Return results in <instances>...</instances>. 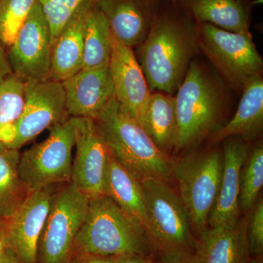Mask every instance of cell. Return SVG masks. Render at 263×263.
Instances as JSON below:
<instances>
[{"mask_svg":"<svg viewBox=\"0 0 263 263\" xmlns=\"http://www.w3.org/2000/svg\"><path fill=\"white\" fill-rule=\"evenodd\" d=\"M247 238L251 257H262L263 254V200L258 198L253 206L246 213Z\"/></svg>","mask_w":263,"mask_h":263,"instance_id":"obj_30","label":"cell"},{"mask_svg":"<svg viewBox=\"0 0 263 263\" xmlns=\"http://www.w3.org/2000/svg\"><path fill=\"white\" fill-rule=\"evenodd\" d=\"M223 154L218 149L194 152L173 162V176L186 208L197 239L209 226L211 213L219 194Z\"/></svg>","mask_w":263,"mask_h":263,"instance_id":"obj_5","label":"cell"},{"mask_svg":"<svg viewBox=\"0 0 263 263\" xmlns=\"http://www.w3.org/2000/svg\"><path fill=\"white\" fill-rule=\"evenodd\" d=\"M138 122L156 146L168 155L174 150L176 103L173 95L152 93L142 108Z\"/></svg>","mask_w":263,"mask_h":263,"instance_id":"obj_23","label":"cell"},{"mask_svg":"<svg viewBox=\"0 0 263 263\" xmlns=\"http://www.w3.org/2000/svg\"><path fill=\"white\" fill-rule=\"evenodd\" d=\"M95 3L85 20L82 70L108 67L113 50L114 37L108 20Z\"/></svg>","mask_w":263,"mask_h":263,"instance_id":"obj_24","label":"cell"},{"mask_svg":"<svg viewBox=\"0 0 263 263\" xmlns=\"http://www.w3.org/2000/svg\"><path fill=\"white\" fill-rule=\"evenodd\" d=\"M242 96L234 117L211 136L212 143L239 136L249 141L260 136L263 128V79L256 76L242 88Z\"/></svg>","mask_w":263,"mask_h":263,"instance_id":"obj_21","label":"cell"},{"mask_svg":"<svg viewBox=\"0 0 263 263\" xmlns=\"http://www.w3.org/2000/svg\"><path fill=\"white\" fill-rule=\"evenodd\" d=\"M89 201V197L72 181L60 186L40 238L37 263H70L76 236L87 215Z\"/></svg>","mask_w":263,"mask_h":263,"instance_id":"obj_8","label":"cell"},{"mask_svg":"<svg viewBox=\"0 0 263 263\" xmlns=\"http://www.w3.org/2000/svg\"><path fill=\"white\" fill-rule=\"evenodd\" d=\"M2 220H3V219H0V222H1Z\"/></svg>","mask_w":263,"mask_h":263,"instance_id":"obj_39","label":"cell"},{"mask_svg":"<svg viewBox=\"0 0 263 263\" xmlns=\"http://www.w3.org/2000/svg\"><path fill=\"white\" fill-rule=\"evenodd\" d=\"M104 195L110 197L126 214L134 218L146 232V205L141 181L124 168L112 154L105 173Z\"/></svg>","mask_w":263,"mask_h":263,"instance_id":"obj_22","label":"cell"},{"mask_svg":"<svg viewBox=\"0 0 263 263\" xmlns=\"http://www.w3.org/2000/svg\"><path fill=\"white\" fill-rule=\"evenodd\" d=\"M62 83L67 113L71 117L89 118L95 120L115 98L109 66L81 70Z\"/></svg>","mask_w":263,"mask_h":263,"instance_id":"obj_14","label":"cell"},{"mask_svg":"<svg viewBox=\"0 0 263 263\" xmlns=\"http://www.w3.org/2000/svg\"><path fill=\"white\" fill-rule=\"evenodd\" d=\"M61 185L30 192L16 210L0 222V237L21 263H37L41 233Z\"/></svg>","mask_w":263,"mask_h":263,"instance_id":"obj_11","label":"cell"},{"mask_svg":"<svg viewBox=\"0 0 263 263\" xmlns=\"http://www.w3.org/2000/svg\"><path fill=\"white\" fill-rule=\"evenodd\" d=\"M249 147L242 140H228L224 144L222 176L219 194L209 219L210 228L239 218L240 177Z\"/></svg>","mask_w":263,"mask_h":263,"instance_id":"obj_17","label":"cell"},{"mask_svg":"<svg viewBox=\"0 0 263 263\" xmlns=\"http://www.w3.org/2000/svg\"><path fill=\"white\" fill-rule=\"evenodd\" d=\"M11 75H13V72L8 61V55L5 51L4 46L0 41V83Z\"/></svg>","mask_w":263,"mask_h":263,"instance_id":"obj_33","label":"cell"},{"mask_svg":"<svg viewBox=\"0 0 263 263\" xmlns=\"http://www.w3.org/2000/svg\"><path fill=\"white\" fill-rule=\"evenodd\" d=\"M109 68L116 100L138 122L151 90L133 48L114 38Z\"/></svg>","mask_w":263,"mask_h":263,"instance_id":"obj_16","label":"cell"},{"mask_svg":"<svg viewBox=\"0 0 263 263\" xmlns=\"http://www.w3.org/2000/svg\"><path fill=\"white\" fill-rule=\"evenodd\" d=\"M0 263H21L13 252L8 249L3 258L0 259Z\"/></svg>","mask_w":263,"mask_h":263,"instance_id":"obj_35","label":"cell"},{"mask_svg":"<svg viewBox=\"0 0 263 263\" xmlns=\"http://www.w3.org/2000/svg\"><path fill=\"white\" fill-rule=\"evenodd\" d=\"M25 81L15 75L0 83V142L4 143L23 111Z\"/></svg>","mask_w":263,"mask_h":263,"instance_id":"obj_26","label":"cell"},{"mask_svg":"<svg viewBox=\"0 0 263 263\" xmlns=\"http://www.w3.org/2000/svg\"><path fill=\"white\" fill-rule=\"evenodd\" d=\"M74 146V119L70 117L50 128L45 141L21 154L18 174L29 193L71 182Z\"/></svg>","mask_w":263,"mask_h":263,"instance_id":"obj_7","label":"cell"},{"mask_svg":"<svg viewBox=\"0 0 263 263\" xmlns=\"http://www.w3.org/2000/svg\"><path fill=\"white\" fill-rule=\"evenodd\" d=\"M199 48L233 87L242 89L249 79L262 76L263 60L251 33L224 30L197 24Z\"/></svg>","mask_w":263,"mask_h":263,"instance_id":"obj_9","label":"cell"},{"mask_svg":"<svg viewBox=\"0 0 263 263\" xmlns=\"http://www.w3.org/2000/svg\"><path fill=\"white\" fill-rule=\"evenodd\" d=\"M161 9L149 34L138 46L137 60L150 90L176 94L200 51L197 23L177 5Z\"/></svg>","mask_w":263,"mask_h":263,"instance_id":"obj_1","label":"cell"},{"mask_svg":"<svg viewBox=\"0 0 263 263\" xmlns=\"http://www.w3.org/2000/svg\"><path fill=\"white\" fill-rule=\"evenodd\" d=\"M117 263H153V261L138 254H127L118 256Z\"/></svg>","mask_w":263,"mask_h":263,"instance_id":"obj_34","label":"cell"},{"mask_svg":"<svg viewBox=\"0 0 263 263\" xmlns=\"http://www.w3.org/2000/svg\"><path fill=\"white\" fill-rule=\"evenodd\" d=\"M156 253L146 230L105 195L89 198L87 215L72 249L78 256L118 257L135 254L153 258Z\"/></svg>","mask_w":263,"mask_h":263,"instance_id":"obj_2","label":"cell"},{"mask_svg":"<svg viewBox=\"0 0 263 263\" xmlns=\"http://www.w3.org/2000/svg\"><path fill=\"white\" fill-rule=\"evenodd\" d=\"M52 48L49 26L37 1L7 53L13 75L24 81L48 79Z\"/></svg>","mask_w":263,"mask_h":263,"instance_id":"obj_12","label":"cell"},{"mask_svg":"<svg viewBox=\"0 0 263 263\" xmlns=\"http://www.w3.org/2000/svg\"><path fill=\"white\" fill-rule=\"evenodd\" d=\"M37 0H0V41L9 48Z\"/></svg>","mask_w":263,"mask_h":263,"instance_id":"obj_28","label":"cell"},{"mask_svg":"<svg viewBox=\"0 0 263 263\" xmlns=\"http://www.w3.org/2000/svg\"><path fill=\"white\" fill-rule=\"evenodd\" d=\"M8 249H9L6 247L4 241H3V240L2 239L1 237H0V259L4 257L5 254L7 253Z\"/></svg>","mask_w":263,"mask_h":263,"instance_id":"obj_36","label":"cell"},{"mask_svg":"<svg viewBox=\"0 0 263 263\" xmlns=\"http://www.w3.org/2000/svg\"><path fill=\"white\" fill-rule=\"evenodd\" d=\"M21 153L0 142V219L9 217L29 193L18 174Z\"/></svg>","mask_w":263,"mask_h":263,"instance_id":"obj_25","label":"cell"},{"mask_svg":"<svg viewBox=\"0 0 263 263\" xmlns=\"http://www.w3.org/2000/svg\"><path fill=\"white\" fill-rule=\"evenodd\" d=\"M51 32L52 44L80 5L97 0H37Z\"/></svg>","mask_w":263,"mask_h":263,"instance_id":"obj_29","label":"cell"},{"mask_svg":"<svg viewBox=\"0 0 263 263\" xmlns=\"http://www.w3.org/2000/svg\"><path fill=\"white\" fill-rule=\"evenodd\" d=\"M73 119L76 155L71 181L89 199L104 195L105 173L111 152L94 119Z\"/></svg>","mask_w":263,"mask_h":263,"instance_id":"obj_13","label":"cell"},{"mask_svg":"<svg viewBox=\"0 0 263 263\" xmlns=\"http://www.w3.org/2000/svg\"><path fill=\"white\" fill-rule=\"evenodd\" d=\"M70 263H117V257L82 255L70 259Z\"/></svg>","mask_w":263,"mask_h":263,"instance_id":"obj_32","label":"cell"},{"mask_svg":"<svg viewBox=\"0 0 263 263\" xmlns=\"http://www.w3.org/2000/svg\"><path fill=\"white\" fill-rule=\"evenodd\" d=\"M114 39L133 48L144 41L160 8V0H97Z\"/></svg>","mask_w":263,"mask_h":263,"instance_id":"obj_15","label":"cell"},{"mask_svg":"<svg viewBox=\"0 0 263 263\" xmlns=\"http://www.w3.org/2000/svg\"><path fill=\"white\" fill-rule=\"evenodd\" d=\"M156 253H158V257L152 259L153 263H201L196 252L176 250Z\"/></svg>","mask_w":263,"mask_h":263,"instance_id":"obj_31","label":"cell"},{"mask_svg":"<svg viewBox=\"0 0 263 263\" xmlns=\"http://www.w3.org/2000/svg\"><path fill=\"white\" fill-rule=\"evenodd\" d=\"M171 3H174L175 5H177L179 3V0H169Z\"/></svg>","mask_w":263,"mask_h":263,"instance_id":"obj_38","label":"cell"},{"mask_svg":"<svg viewBox=\"0 0 263 263\" xmlns=\"http://www.w3.org/2000/svg\"><path fill=\"white\" fill-rule=\"evenodd\" d=\"M263 186V146L259 143L249 151L240 177L239 208L247 213L257 199Z\"/></svg>","mask_w":263,"mask_h":263,"instance_id":"obj_27","label":"cell"},{"mask_svg":"<svg viewBox=\"0 0 263 263\" xmlns=\"http://www.w3.org/2000/svg\"><path fill=\"white\" fill-rule=\"evenodd\" d=\"M95 121L112 155L138 181L157 178L167 181L172 177L174 161L156 146L139 123L121 108L115 98Z\"/></svg>","mask_w":263,"mask_h":263,"instance_id":"obj_4","label":"cell"},{"mask_svg":"<svg viewBox=\"0 0 263 263\" xmlns=\"http://www.w3.org/2000/svg\"><path fill=\"white\" fill-rule=\"evenodd\" d=\"M141 183L146 205V233L156 252H196L198 240L179 195L164 180L146 178Z\"/></svg>","mask_w":263,"mask_h":263,"instance_id":"obj_6","label":"cell"},{"mask_svg":"<svg viewBox=\"0 0 263 263\" xmlns=\"http://www.w3.org/2000/svg\"><path fill=\"white\" fill-rule=\"evenodd\" d=\"M247 263H263L262 257L251 258Z\"/></svg>","mask_w":263,"mask_h":263,"instance_id":"obj_37","label":"cell"},{"mask_svg":"<svg viewBox=\"0 0 263 263\" xmlns=\"http://www.w3.org/2000/svg\"><path fill=\"white\" fill-rule=\"evenodd\" d=\"M94 3L86 2L80 5L59 34L52 48L48 79L63 82L82 70L85 20Z\"/></svg>","mask_w":263,"mask_h":263,"instance_id":"obj_19","label":"cell"},{"mask_svg":"<svg viewBox=\"0 0 263 263\" xmlns=\"http://www.w3.org/2000/svg\"><path fill=\"white\" fill-rule=\"evenodd\" d=\"M259 0H179L189 15L197 24H210L224 30L250 33L254 7Z\"/></svg>","mask_w":263,"mask_h":263,"instance_id":"obj_20","label":"cell"},{"mask_svg":"<svg viewBox=\"0 0 263 263\" xmlns=\"http://www.w3.org/2000/svg\"><path fill=\"white\" fill-rule=\"evenodd\" d=\"M22 115L4 144L20 149L43 131L67 120L65 90L60 81H26Z\"/></svg>","mask_w":263,"mask_h":263,"instance_id":"obj_10","label":"cell"},{"mask_svg":"<svg viewBox=\"0 0 263 263\" xmlns=\"http://www.w3.org/2000/svg\"><path fill=\"white\" fill-rule=\"evenodd\" d=\"M197 240L196 253L201 263H247L252 258L245 217L208 228Z\"/></svg>","mask_w":263,"mask_h":263,"instance_id":"obj_18","label":"cell"},{"mask_svg":"<svg viewBox=\"0 0 263 263\" xmlns=\"http://www.w3.org/2000/svg\"><path fill=\"white\" fill-rule=\"evenodd\" d=\"M174 151L191 148L220 129L226 94L219 81L193 60L176 93Z\"/></svg>","mask_w":263,"mask_h":263,"instance_id":"obj_3","label":"cell"}]
</instances>
